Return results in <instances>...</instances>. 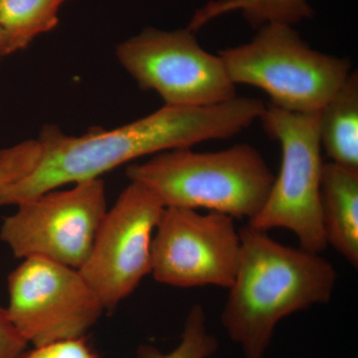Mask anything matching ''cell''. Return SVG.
I'll list each match as a JSON object with an SVG mask.
<instances>
[{
    "label": "cell",
    "instance_id": "cell-1",
    "mask_svg": "<svg viewBox=\"0 0 358 358\" xmlns=\"http://www.w3.org/2000/svg\"><path fill=\"white\" fill-rule=\"evenodd\" d=\"M265 108L258 99L236 96L210 107L164 105L120 128L94 129L79 136L66 134L58 127H44L37 140L36 164L24 176L0 189V207L16 206L69 183L100 178L145 155L232 138L259 121Z\"/></svg>",
    "mask_w": 358,
    "mask_h": 358
},
{
    "label": "cell",
    "instance_id": "cell-2",
    "mask_svg": "<svg viewBox=\"0 0 358 358\" xmlns=\"http://www.w3.org/2000/svg\"><path fill=\"white\" fill-rule=\"evenodd\" d=\"M241 258L221 324L245 358H265L282 320L326 305L338 274L322 253L275 241L249 224L240 228Z\"/></svg>",
    "mask_w": 358,
    "mask_h": 358
},
{
    "label": "cell",
    "instance_id": "cell-3",
    "mask_svg": "<svg viewBox=\"0 0 358 358\" xmlns=\"http://www.w3.org/2000/svg\"><path fill=\"white\" fill-rule=\"evenodd\" d=\"M166 207L206 209L248 222L263 208L275 180L262 154L248 143L218 152L176 148L127 169Z\"/></svg>",
    "mask_w": 358,
    "mask_h": 358
},
{
    "label": "cell",
    "instance_id": "cell-4",
    "mask_svg": "<svg viewBox=\"0 0 358 358\" xmlns=\"http://www.w3.org/2000/svg\"><path fill=\"white\" fill-rule=\"evenodd\" d=\"M230 79L263 90L271 105L289 112H320L352 71L348 58L315 50L293 26L270 23L254 38L219 52Z\"/></svg>",
    "mask_w": 358,
    "mask_h": 358
},
{
    "label": "cell",
    "instance_id": "cell-5",
    "mask_svg": "<svg viewBox=\"0 0 358 358\" xmlns=\"http://www.w3.org/2000/svg\"><path fill=\"white\" fill-rule=\"evenodd\" d=\"M259 121L266 134L280 143L281 166L267 201L248 224L265 232L288 230L296 236L300 248L322 253L327 245L320 214L324 162L319 112L301 114L268 105Z\"/></svg>",
    "mask_w": 358,
    "mask_h": 358
},
{
    "label": "cell",
    "instance_id": "cell-6",
    "mask_svg": "<svg viewBox=\"0 0 358 358\" xmlns=\"http://www.w3.org/2000/svg\"><path fill=\"white\" fill-rule=\"evenodd\" d=\"M117 57L140 88L159 94L166 106L210 107L237 96L221 56L202 48L187 27L147 28L120 44Z\"/></svg>",
    "mask_w": 358,
    "mask_h": 358
},
{
    "label": "cell",
    "instance_id": "cell-7",
    "mask_svg": "<svg viewBox=\"0 0 358 358\" xmlns=\"http://www.w3.org/2000/svg\"><path fill=\"white\" fill-rule=\"evenodd\" d=\"M3 219L0 240L16 258L39 257L80 270L108 212L103 179L82 181L16 205Z\"/></svg>",
    "mask_w": 358,
    "mask_h": 358
},
{
    "label": "cell",
    "instance_id": "cell-8",
    "mask_svg": "<svg viewBox=\"0 0 358 358\" xmlns=\"http://www.w3.org/2000/svg\"><path fill=\"white\" fill-rule=\"evenodd\" d=\"M7 291L9 317L34 346L86 336L106 310L79 270L39 257L14 268Z\"/></svg>",
    "mask_w": 358,
    "mask_h": 358
},
{
    "label": "cell",
    "instance_id": "cell-9",
    "mask_svg": "<svg viewBox=\"0 0 358 358\" xmlns=\"http://www.w3.org/2000/svg\"><path fill=\"white\" fill-rule=\"evenodd\" d=\"M240 258L241 236L234 218L219 212L166 207L152 239L150 274L173 288L228 289Z\"/></svg>",
    "mask_w": 358,
    "mask_h": 358
},
{
    "label": "cell",
    "instance_id": "cell-10",
    "mask_svg": "<svg viewBox=\"0 0 358 358\" xmlns=\"http://www.w3.org/2000/svg\"><path fill=\"white\" fill-rule=\"evenodd\" d=\"M164 208L150 188L131 181L108 209L79 270L106 310L117 308L150 274L152 239Z\"/></svg>",
    "mask_w": 358,
    "mask_h": 358
},
{
    "label": "cell",
    "instance_id": "cell-11",
    "mask_svg": "<svg viewBox=\"0 0 358 358\" xmlns=\"http://www.w3.org/2000/svg\"><path fill=\"white\" fill-rule=\"evenodd\" d=\"M320 214L327 247L358 266V169L324 162Z\"/></svg>",
    "mask_w": 358,
    "mask_h": 358
},
{
    "label": "cell",
    "instance_id": "cell-12",
    "mask_svg": "<svg viewBox=\"0 0 358 358\" xmlns=\"http://www.w3.org/2000/svg\"><path fill=\"white\" fill-rule=\"evenodd\" d=\"M320 145L331 162L358 169V74L345 84L319 112Z\"/></svg>",
    "mask_w": 358,
    "mask_h": 358
},
{
    "label": "cell",
    "instance_id": "cell-13",
    "mask_svg": "<svg viewBox=\"0 0 358 358\" xmlns=\"http://www.w3.org/2000/svg\"><path fill=\"white\" fill-rule=\"evenodd\" d=\"M240 13L252 27L270 23L294 26L313 15L308 0H210L195 11L188 29L196 32L225 14Z\"/></svg>",
    "mask_w": 358,
    "mask_h": 358
},
{
    "label": "cell",
    "instance_id": "cell-14",
    "mask_svg": "<svg viewBox=\"0 0 358 358\" xmlns=\"http://www.w3.org/2000/svg\"><path fill=\"white\" fill-rule=\"evenodd\" d=\"M67 0H0V25L11 53L27 48L39 35L51 31Z\"/></svg>",
    "mask_w": 358,
    "mask_h": 358
},
{
    "label": "cell",
    "instance_id": "cell-15",
    "mask_svg": "<svg viewBox=\"0 0 358 358\" xmlns=\"http://www.w3.org/2000/svg\"><path fill=\"white\" fill-rule=\"evenodd\" d=\"M218 348V339L208 329L206 312L196 303L186 315L180 341L173 350L164 352L145 343L138 346L136 358H211Z\"/></svg>",
    "mask_w": 358,
    "mask_h": 358
},
{
    "label": "cell",
    "instance_id": "cell-16",
    "mask_svg": "<svg viewBox=\"0 0 358 358\" xmlns=\"http://www.w3.org/2000/svg\"><path fill=\"white\" fill-rule=\"evenodd\" d=\"M21 358H98L85 336L34 346Z\"/></svg>",
    "mask_w": 358,
    "mask_h": 358
},
{
    "label": "cell",
    "instance_id": "cell-17",
    "mask_svg": "<svg viewBox=\"0 0 358 358\" xmlns=\"http://www.w3.org/2000/svg\"><path fill=\"white\" fill-rule=\"evenodd\" d=\"M29 343L14 326L6 308L0 305V358H21Z\"/></svg>",
    "mask_w": 358,
    "mask_h": 358
},
{
    "label": "cell",
    "instance_id": "cell-18",
    "mask_svg": "<svg viewBox=\"0 0 358 358\" xmlns=\"http://www.w3.org/2000/svg\"><path fill=\"white\" fill-rule=\"evenodd\" d=\"M30 169V160L17 147L0 150V189L22 178Z\"/></svg>",
    "mask_w": 358,
    "mask_h": 358
},
{
    "label": "cell",
    "instance_id": "cell-19",
    "mask_svg": "<svg viewBox=\"0 0 358 358\" xmlns=\"http://www.w3.org/2000/svg\"><path fill=\"white\" fill-rule=\"evenodd\" d=\"M10 54L13 53H11L10 47H9L8 39H7L3 28L0 25V58L10 55Z\"/></svg>",
    "mask_w": 358,
    "mask_h": 358
},
{
    "label": "cell",
    "instance_id": "cell-20",
    "mask_svg": "<svg viewBox=\"0 0 358 358\" xmlns=\"http://www.w3.org/2000/svg\"><path fill=\"white\" fill-rule=\"evenodd\" d=\"M0 59H1V58H0Z\"/></svg>",
    "mask_w": 358,
    "mask_h": 358
}]
</instances>
